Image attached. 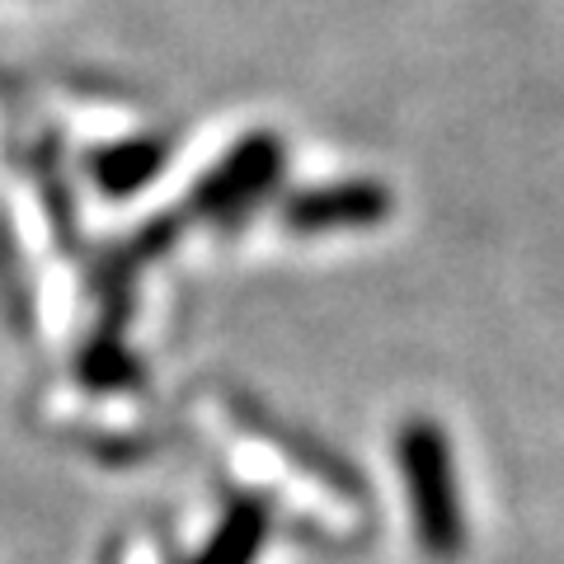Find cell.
I'll return each instance as SVG.
<instances>
[{
	"instance_id": "6da1fadb",
	"label": "cell",
	"mask_w": 564,
	"mask_h": 564,
	"mask_svg": "<svg viewBox=\"0 0 564 564\" xmlns=\"http://www.w3.org/2000/svg\"><path fill=\"white\" fill-rule=\"evenodd\" d=\"M404 462L419 485V518H423V545L433 555H447L462 545V513H456V494H452V470L447 452L437 443L433 429H414L404 437Z\"/></svg>"
}]
</instances>
